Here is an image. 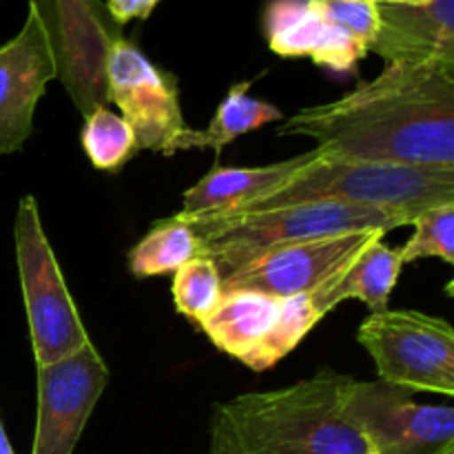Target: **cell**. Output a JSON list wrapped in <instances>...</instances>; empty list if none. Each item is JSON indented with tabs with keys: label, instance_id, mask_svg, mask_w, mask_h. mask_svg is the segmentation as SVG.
Instances as JSON below:
<instances>
[{
	"label": "cell",
	"instance_id": "3957f363",
	"mask_svg": "<svg viewBox=\"0 0 454 454\" xmlns=\"http://www.w3.org/2000/svg\"><path fill=\"white\" fill-rule=\"evenodd\" d=\"M309 202H344L402 213L412 222L428 208L454 204V168L403 167L366 160L317 158L288 180L220 215L193 220H231L248 213L273 211ZM180 220V217H177ZM189 222V220H186Z\"/></svg>",
	"mask_w": 454,
	"mask_h": 454
},
{
	"label": "cell",
	"instance_id": "d6986e66",
	"mask_svg": "<svg viewBox=\"0 0 454 454\" xmlns=\"http://www.w3.org/2000/svg\"><path fill=\"white\" fill-rule=\"evenodd\" d=\"M200 255L195 231L176 215L158 222L129 253V270L136 278L176 273L180 266Z\"/></svg>",
	"mask_w": 454,
	"mask_h": 454
},
{
	"label": "cell",
	"instance_id": "4316f807",
	"mask_svg": "<svg viewBox=\"0 0 454 454\" xmlns=\"http://www.w3.org/2000/svg\"><path fill=\"white\" fill-rule=\"evenodd\" d=\"M434 454H454V442L448 443V446H443L442 450H437Z\"/></svg>",
	"mask_w": 454,
	"mask_h": 454
},
{
	"label": "cell",
	"instance_id": "7c38bea8",
	"mask_svg": "<svg viewBox=\"0 0 454 454\" xmlns=\"http://www.w3.org/2000/svg\"><path fill=\"white\" fill-rule=\"evenodd\" d=\"M109 384V366L91 344L38 368V417L31 454H74Z\"/></svg>",
	"mask_w": 454,
	"mask_h": 454
},
{
	"label": "cell",
	"instance_id": "cb8c5ba5",
	"mask_svg": "<svg viewBox=\"0 0 454 454\" xmlns=\"http://www.w3.org/2000/svg\"><path fill=\"white\" fill-rule=\"evenodd\" d=\"M160 3L162 0H106V9L111 18L122 27L131 20H146Z\"/></svg>",
	"mask_w": 454,
	"mask_h": 454
},
{
	"label": "cell",
	"instance_id": "484cf974",
	"mask_svg": "<svg viewBox=\"0 0 454 454\" xmlns=\"http://www.w3.org/2000/svg\"><path fill=\"white\" fill-rule=\"evenodd\" d=\"M375 3H393V4H421V3H430V0H375Z\"/></svg>",
	"mask_w": 454,
	"mask_h": 454
},
{
	"label": "cell",
	"instance_id": "9c48e42d",
	"mask_svg": "<svg viewBox=\"0 0 454 454\" xmlns=\"http://www.w3.org/2000/svg\"><path fill=\"white\" fill-rule=\"evenodd\" d=\"M346 415L377 454H434L454 442L452 406L419 403L381 380H355Z\"/></svg>",
	"mask_w": 454,
	"mask_h": 454
},
{
	"label": "cell",
	"instance_id": "7402d4cb",
	"mask_svg": "<svg viewBox=\"0 0 454 454\" xmlns=\"http://www.w3.org/2000/svg\"><path fill=\"white\" fill-rule=\"evenodd\" d=\"M411 226H415L411 239L397 248L402 264H412L426 257H437L446 264H454V204L419 213Z\"/></svg>",
	"mask_w": 454,
	"mask_h": 454
},
{
	"label": "cell",
	"instance_id": "30bf717a",
	"mask_svg": "<svg viewBox=\"0 0 454 454\" xmlns=\"http://www.w3.org/2000/svg\"><path fill=\"white\" fill-rule=\"evenodd\" d=\"M106 93L133 129L137 149L168 158L171 145L186 129L176 75L153 65L127 38H118L106 58Z\"/></svg>",
	"mask_w": 454,
	"mask_h": 454
},
{
	"label": "cell",
	"instance_id": "8fae6325",
	"mask_svg": "<svg viewBox=\"0 0 454 454\" xmlns=\"http://www.w3.org/2000/svg\"><path fill=\"white\" fill-rule=\"evenodd\" d=\"M384 235V231H359L270 248L224 275L222 288L255 291L279 300L313 295L335 279L372 239Z\"/></svg>",
	"mask_w": 454,
	"mask_h": 454
},
{
	"label": "cell",
	"instance_id": "e0dca14e",
	"mask_svg": "<svg viewBox=\"0 0 454 454\" xmlns=\"http://www.w3.org/2000/svg\"><path fill=\"white\" fill-rule=\"evenodd\" d=\"M402 269L397 248L388 247L384 238H377L335 279L313 293L310 301L322 317L346 300H359L372 313H380L388 309Z\"/></svg>",
	"mask_w": 454,
	"mask_h": 454
},
{
	"label": "cell",
	"instance_id": "4fadbf2b",
	"mask_svg": "<svg viewBox=\"0 0 454 454\" xmlns=\"http://www.w3.org/2000/svg\"><path fill=\"white\" fill-rule=\"evenodd\" d=\"M51 80V44L38 13L29 7L22 29L0 44V155L16 153L29 140L35 105Z\"/></svg>",
	"mask_w": 454,
	"mask_h": 454
},
{
	"label": "cell",
	"instance_id": "83f0119b",
	"mask_svg": "<svg viewBox=\"0 0 454 454\" xmlns=\"http://www.w3.org/2000/svg\"><path fill=\"white\" fill-rule=\"evenodd\" d=\"M366 454H377V450L372 446H368V450H366Z\"/></svg>",
	"mask_w": 454,
	"mask_h": 454
},
{
	"label": "cell",
	"instance_id": "8992f818",
	"mask_svg": "<svg viewBox=\"0 0 454 454\" xmlns=\"http://www.w3.org/2000/svg\"><path fill=\"white\" fill-rule=\"evenodd\" d=\"M366 348L386 384L408 393L454 395V331L442 317L419 310H380L359 326Z\"/></svg>",
	"mask_w": 454,
	"mask_h": 454
},
{
	"label": "cell",
	"instance_id": "ba28073f",
	"mask_svg": "<svg viewBox=\"0 0 454 454\" xmlns=\"http://www.w3.org/2000/svg\"><path fill=\"white\" fill-rule=\"evenodd\" d=\"M51 44L56 80L82 115L109 105L106 58L122 27L102 0H29Z\"/></svg>",
	"mask_w": 454,
	"mask_h": 454
},
{
	"label": "cell",
	"instance_id": "603a6c76",
	"mask_svg": "<svg viewBox=\"0 0 454 454\" xmlns=\"http://www.w3.org/2000/svg\"><path fill=\"white\" fill-rule=\"evenodd\" d=\"M315 12L322 13L328 22L348 31L353 38L371 49L377 31V3L375 0H306Z\"/></svg>",
	"mask_w": 454,
	"mask_h": 454
},
{
	"label": "cell",
	"instance_id": "5b68a950",
	"mask_svg": "<svg viewBox=\"0 0 454 454\" xmlns=\"http://www.w3.org/2000/svg\"><path fill=\"white\" fill-rule=\"evenodd\" d=\"M13 244L35 366H49L82 350L91 340L43 229L34 195H22L18 202Z\"/></svg>",
	"mask_w": 454,
	"mask_h": 454
},
{
	"label": "cell",
	"instance_id": "9a60e30c",
	"mask_svg": "<svg viewBox=\"0 0 454 454\" xmlns=\"http://www.w3.org/2000/svg\"><path fill=\"white\" fill-rule=\"evenodd\" d=\"M270 51L282 58H309L337 74H353L368 56L366 44L340 29L306 0H270L264 9Z\"/></svg>",
	"mask_w": 454,
	"mask_h": 454
},
{
	"label": "cell",
	"instance_id": "5bb4252c",
	"mask_svg": "<svg viewBox=\"0 0 454 454\" xmlns=\"http://www.w3.org/2000/svg\"><path fill=\"white\" fill-rule=\"evenodd\" d=\"M377 20L368 53L384 58L386 65H454V0L377 3Z\"/></svg>",
	"mask_w": 454,
	"mask_h": 454
},
{
	"label": "cell",
	"instance_id": "52a82bcc",
	"mask_svg": "<svg viewBox=\"0 0 454 454\" xmlns=\"http://www.w3.org/2000/svg\"><path fill=\"white\" fill-rule=\"evenodd\" d=\"M322 322L310 295L279 297L255 291H224L220 304L200 322L208 340L253 372L282 362Z\"/></svg>",
	"mask_w": 454,
	"mask_h": 454
},
{
	"label": "cell",
	"instance_id": "ffe728a7",
	"mask_svg": "<svg viewBox=\"0 0 454 454\" xmlns=\"http://www.w3.org/2000/svg\"><path fill=\"white\" fill-rule=\"evenodd\" d=\"M80 142L87 158L100 171H120L140 151L127 120L106 106H98L84 115Z\"/></svg>",
	"mask_w": 454,
	"mask_h": 454
},
{
	"label": "cell",
	"instance_id": "ac0fdd59",
	"mask_svg": "<svg viewBox=\"0 0 454 454\" xmlns=\"http://www.w3.org/2000/svg\"><path fill=\"white\" fill-rule=\"evenodd\" d=\"M248 87H251V82L233 84L224 96V100L217 105V111L211 122H208V127H186L171 145L168 158L189 149H213L220 155V151L226 145H231L235 137L266 127L270 122H282V111L270 105V102L248 96Z\"/></svg>",
	"mask_w": 454,
	"mask_h": 454
},
{
	"label": "cell",
	"instance_id": "6da1fadb",
	"mask_svg": "<svg viewBox=\"0 0 454 454\" xmlns=\"http://www.w3.org/2000/svg\"><path fill=\"white\" fill-rule=\"evenodd\" d=\"M304 136L328 158L454 168V65H386L377 78L278 127Z\"/></svg>",
	"mask_w": 454,
	"mask_h": 454
},
{
	"label": "cell",
	"instance_id": "277c9868",
	"mask_svg": "<svg viewBox=\"0 0 454 454\" xmlns=\"http://www.w3.org/2000/svg\"><path fill=\"white\" fill-rule=\"evenodd\" d=\"M186 222V220H182ZM200 242V255L208 257L220 275H229L270 248L333 235L384 231L390 233L412 220L402 213L344 202H309L273 211L248 213L231 220H189Z\"/></svg>",
	"mask_w": 454,
	"mask_h": 454
},
{
	"label": "cell",
	"instance_id": "44dd1931",
	"mask_svg": "<svg viewBox=\"0 0 454 454\" xmlns=\"http://www.w3.org/2000/svg\"><path fill=\"white\" fill-rule=\"evenodd\" d=\"M222 295V275L208 257H193L173 273V301L177 313L193 322H204L220 304Z\"/></svg>",
	"mask_w": 454,
	"mask_h": 454
},
{
	"label": "cell",
	"instance_id": "7a4b0ae2",
	"mask_svg": "<svg viewBox=\"0 0 454 454\" xmlns=\"http://www.w3.org/2000/svg\"><path fill=\"white\" fill-rule=\"evenodd\" d=\"M355 377L322 368L309 380L217 403L211 454H366L346 415Z\"/></svg>",
	"mask_w": 454,
	"mask_h": 454
},
{
	"label": "cell",
	"instance_id": "d4e9b609",
	"mask_svg": "<svg viewBox=\"0 0 454 454\" xmlns=\"http://www.w3.org/2000/svg\"><path fill=\"white\" fill-rule=\"evenodd\" d=\"M0 454H16V452H13L12 443H9V439H7V433H4V428H3V421H0Z\"/></svg>",
	"mask_w": 454,
	"mask_h": 454
},
{
	"label": "cell",
	"instance_id": "2e32d148",
	"mask_svg": "<svg viewBox=\"0 0 454 454\" xmlns=\"http://www.w3.org/2000/svg\"><path fill=\"white\" fill-rule=\"evenodd\" d=\"M317 155L319 151L313 149L264 167H213L198 184L186 191L182 211L176 217L193 220V217L220 215L231 211L282 184L293 173L313 162Z\"/></svg>",
	"mask_w": 454,
	"mask_h": 454
}]
</instances>
